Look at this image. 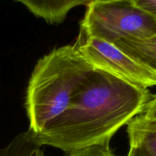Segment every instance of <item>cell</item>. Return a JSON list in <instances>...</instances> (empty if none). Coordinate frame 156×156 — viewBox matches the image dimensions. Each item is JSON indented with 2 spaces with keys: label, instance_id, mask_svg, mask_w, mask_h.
<instances>
[{
  "label": "cell",
  "instance_id": "cell-1",
  "mask_svg": "<svg viewBox=\"0 0 156 156\" xmlns=\"http://www.w3.org/2000/svg\"><path fill=\"white\" fill-rule=\"evenodd\" d=\"M153 94L94 67L53 126L36 136L41 146L69 154L111 139L143 112Z\"/></svg>",
  "mask_w": 156,
  "mask_h": 156
},
{
  "label": "cell",
  "instance_id": "cell-2",
  "mask_svg": "<svg viewBox=\"0 0 156 156\" xmlns=\"http://www.w3.org/2000/svg\"><path fill=\"white\" fill-rule=\"evenodd\" d=\"M94 66L74 45L54 49L38 60L27 88L25 108L35 136L63 114Z\"/></svg>",
  "mask_w": 156,
  "mask_h": 156
},
{
  "label": "cell",
  "instance_id": "cell-3",
  "mask_svg": "<svg viewBox=\"0 0 156 156\" xmlns=\"http://www.w3.org/2000/svg\"><path fill=\"white\" fill-rule=\"evenodd\" d=\"M79 34L114 44L156 34V19L131 0L93 1L87 5Z\"/></svg>",
  "mask_w": 156,
  "mask_h": 156
},
{
  "label": "cell",
  "instance_id": "cell-4",
  "mask_svg": "<svg viewBox=\"0 0 156 156\" xmlns=\"http://www.w3.org/2000/svg\"><path fill=\"white\" fill-rule=\"evenodd\" d=\"M73 45L88 62L136 86H156V74L112 43L79 34Z\"/></svg>",
  "mask_w": 156,
  "mask_h": 156
},
{
  "label": "cell",
  "instance_id": "cell-5",
  "mask_svg": "<svg viewBox=\"0 0 156 156\" xmlns=\"http://www.w3.org/2000/svg\"><path fill=\"white\" fill-rule=\"evenodd\" d=\"M24 5L31 13L49 24L63 21L71 9L88 5L93 0H14Z\"/></svg>",
  "mask_w": 156,
  "mask_h": 156
},
{
  "label": "cell",
  "instance_id": "cell-6",
  "mask_svg": "<svg viewBox=\"0 0 156 156\" xmlns=\"http://www.w3.org/2000/svg\"><path fill=\"white\" fill-rule=\"evenodd\" d=\"M129 148L143 156H156V120L140 115L127 124Z\"/></svg>",
  "mask_w": 156,
  "mask_h": 156
},
{
  "label": "cell",
  "instance_id": "cell-7",
  "mask_svg": "<svg viewBox=\"0 0 156 156\" xmlns=\"http://www.w3.org/2000/svg\"><path fill=\"white\" fill-rule=\"evenodd\" d=\"M114 44L156 74V34L143 40L120 39Z\"/></svg>",
  "mask_w": 156,
  "mask_h": 156
},
{
  "label": "cell",
  "instance_id": "cell-8",
  "mask_svg": "<svg viewBox=\"0 0 156 156\" xmlns=\"http://www.w3.org/2000/svg\"><path fill=\"white\" fill-rule=\"evenodd\" d=\"M41 146L33 132L28 129L0 149V156H38L43 153Z\"/></svg>",
  "mask_w": 156,
  "mask_h": 156
},
{
  "label": "cell",
  "instance_id": "cell-9",
  "mask_svg": "<svg viewBox=\"0 0 156 156\" xmlns=\"http://www.w3.org/2000/svg\"><path fill=\"white\" fill-rule=\"evenodd\" d=\"M69 156H118L110 148V141L92 145L69 154Z\"/></svg>",
  "mask_w": 156,
  "mask_h": 156
},
{
  "label": "cell",
  "instance_id": "cell-10",
  "mask_svg": "<svg viewBox=\"0 0 156 156\" xmlns=\"http://www.w3.org/2000/svg\"><path fill=\"white\" fill-rule=\"evenodd\" d=\"M136 6L156 19V0H131Z\"/></svg>",
  "mask_w": 156,
  "mask_h": 156
},
{
  "label": "cell",
  "instance_id": "cell-11",
  "mask_svg": "<svg viewBox=\"0 0 156 156\" xmlns=\"http://www.w3.org/2000/svg\"><path fill=\"white\" fill-rule=\"evenodd\" d=\"M140 115L146 119L156 120V94L152 95L151 100L148 102L144 111Z\"/></svg>",
  "mask_w": 156,
  "mask_h": 156
},
{
  "label": "cell",
  "instance_id": "cell-12",
  "mask_svg": "<svg viewBox=\"0 0 156 156\" xmlns=\"http://www.w3.org/2000/svg\"><path fill=\"white\" fill-rule=\"evenodd\" d=\"M126 156H143V155H142L140 152H137L136 149H133V148H129V153H128V155Z\"/></svg>",
  "mask_w": 156,
  "mask_h": 156
},
{
  "label": "cell",
  "instance_id": "cell-13",
  "mask_svg": "<svg viewBox=\"0 0 156 156\" xmlns=\"http://www.w3.org/2000/svg\"><path fill=\"white\" fill-rule=\"evenodd\" d=\"M93 1H109V0H93Z\"/></svg>",
  "mask_w": 156,
  "mask_h": 156
},
{
  "label": "cell",
  "instance_id": "cell-14",
  "mask_svg": "<svg viewBox=\"0 0 156 156\" xmlns=\"http://www.w3.org/2000/svg\"><path fill=\"white\" fill-rule=\"evenodd\" d=\"M38 156H44V153H41V155H38ZM68 156H69V155H68Z\"/></svg>",
  "mask_w": 156,
  "mask_h": 156
}]
</instances>
